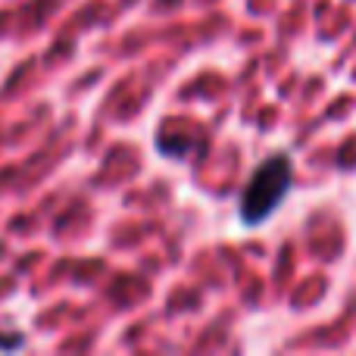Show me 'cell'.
<instances>
[{"label": "cell", "mask_w": 356, "mask_h": 356, "mask_svg": "<svg viewBox=\"0 0 356 356\" xmlns=\"http://www.w3.org/2000/svg\"><path fill=\"white\" fill-rule=\"evenodd\" d=\"M291 184H294V166L284 154H275L269 160H263L257 169H253L250 181H247L244 194H241V222L247 228L263 225L278 207L288 197Z\"/></svg>", "instance_id": "cell-1"}, {"label": "cell", "mask_w": 356, "mask_h": 356, "mask_svg": "<svg viewBox=\"0 0 356 356\" xmlns=\"http://www.w3.org/2000/svg\"><path fill=\"white\" fill-rule=\"evenodd\" d=\"M0 347H22V338H13V341H3V338H0Z\"/></svg>", "instance_id": "cell-2"}]
</instances>
